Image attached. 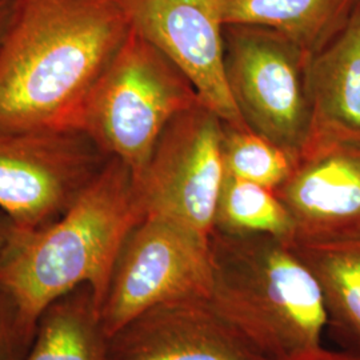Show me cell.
<instances>
[{
  "instance_id": "obj_9",
  "label": "cell",
  "mask_w": 360,
  "mask_h": 360,
  "mask_svg": "<svg viewBox=\"0 0 360 360\" xmlns=\"http://www.w3.org/2000/svg\"><path fill=\"white\" fill-rule=\"evenodd\" d=\"M129 26L191 80L199 98L226 123L248 127L224 72L223 0H115Z\"/></svg>"
},
{
  "instance_id": "obj_4",
  "label": "cell",
  "mask_w": 360,
  "mask_h": 360,
  "mask_svg": "<svg viewBox=\"0 0 360 360\" xmlns=\"http://www.w3.org/2000/svg\"><path fill=\"white\" fill-rule=\"evenodd\" d=\"M202 102L191 80L131 28L82 104L72 131L136 178L169 122Z\"/></svg>"
},
{
  "instance_id": "obj_20",
  "label": "cell",
  "mask_w": 360,
  "mask_h": 360,
  "mask_svg": "<svg viewBox=\"0 0 360 360\" xmlns=\"http://www.w3.org/2000/svg\"><path fill=\"white\" fill-rule=\"evenodd\" d=\"M13 232H15V227H13V223L8 219H6V220L0 219V257L3 255V252L10 245Z\"/></svg>"
},
{
  "instance_id": "obj_8",
  "label": "cell",
  "mask_w": 360,
  "mask_h": 360,
  "mask_svg": "<svg viewBox=\"0 0 360 360\" xmlns=\"http://www.w3.org/2000/svg\"><path fill=\"white\" fill-rule=\"evenodd\" d=\"M108 158L77 131H0V210L39 230L74 203Z\"/></svg>"
},
{
  "instance_id": "obj_1",
  "label": "cell",
  "mask_w": 360,
  "mask_h": 360,
  "mask_svg": "<svg viewBox=\"0 0 360 360\" xmlns=\"http://www.w3.org/2000/svg\"><path fill=\"white\" fill-rule=\"evenodd\" d=\"M129 31L115 0H13L0 40V131H72Z\"/></svg>"
},
{
  "instance_id": "obj_12",
  "label": "cell",
  "mask_w": 360,
  "mask_h": 360,
  "mask_svg": "<svg viewBox=\"0 0 360 360\" xmlns=\"http://www.w3.org/2000/svg\"><path fill=\"white\" fill-rule=\"evenodd\" d=\"M309 98V141L360 142V1L345 30L311 58Z\"/></svg>"
},
{
  "instance_id": "obj_16",
  "label": "cell",
  "mask_w": 360,
  "mask_h": 360,
  "mask_svg": "<svg viewBox=\"0 0 360 360\" xmlns=\"http://www.w3.org/2000/svg\"><path fill=\"white\" fill-rule=\"evenodd\" d=\"M212 231L229 235H269L294 243L295 227L274 190L226 172Z\"/></svg>"
},
{
  "instance_id": "obj_11",
  "label": "cell",
  "mask_w": 360,
  "mask_h": 360,
  "mask_svg": "<svg viewBox=\"0 0 360 360\" xmlns=\"http://www.w3.org/2000/svg\"><path fill=\"white\" fill-rule=\"evenodd\" d=\"M108 360H270L251 346L208 297L144 311L108 338Z\"/></svg>"
},
{
  "instance_id": "obj_18",
  "label": "cell",
  "mask_w": 360,
  "mask_h": 360,
  "mask_svg": "<svg viewBox=\"0 0 360 360\" xmlns=\"http://www.w3.org/2000/svg\"><path fill=\"white\" fill-rule=\"evenodd\" d=\"M19 335L16 319L0 300V360H15V340Z\"/></svg>"
},
{
  "instance_id": "obj_19",
  "label": "cell",
  "mask_w": 360,
  "mask_h": 360,
  "mask_svg": "<svg viewBox=\"0 0 360 360\" xmlns=\"http://www.w3.org/2000/svg\"><path fill=\"white\" fill-rule=\"evenodd\" d=\"M283 360H360L359 354L346 351V352H333V351H327L324 348L321 347L314 351H309L306 354H300L292 358Z\"/></svg>"
},
{
  "instance_id": "obj_13",
  "label": "cell",
  "mask_w": 360,
  "mask_h": 360,
  "mask_svg": "<svg viewBox=\"0 0 360 360\" xmlns=\"http://www.w3.org/2000/svg\"><path fill=\"white\" fill-rule=\"evenodd\" d=\"M359 1L223 0V20L275 30L314 56L345 30Z\"/></svg>"
},
{
  "instance_id": "obj_15",
  "label": "cell",
  "mask_w": 360,
  "mask_h": 360,
  "mask_svg": "<svg viewBox=\"0 0 360 360\" xmlns=\"http://www.w3.org/2000/svg\"><path fill=\"white\" fill-rule=\"evenodd\" d=\"M292 247L321 285L327 326L348 351L360 355V239Z\"/></svg>"
},
{
  "instance_id": "obj_14",
  "label": "cell",
  "mask_w": 360,
  "mask_h": 360,
  "mask_svg": "<svg viewBox=\"0 0 360 360\" xmlns=\"http://www.w3.org/2000/svg\"><path fill=\"white\" fill-rule=\"evenodd\" d=\"M38 323L26 360H108V338L89 285L55 300Z\"/></svg>"
},
{
  "instance_id": "obj_2",
  "label": "cell",
  "mask_w": 360,
  "mask_h": 360,
  "mask_svg": "<svg viewBox=\"0 0 360 360\" xmlns=\"http://www.w3.org/2000/svg\"><path fill=\"white\" fill-rule=\"evenodd\" d=\"M143 218L131 169L108 158L59 218L35 231L15 229L0 257V290L19 334H31L44 309L82 285L102 309L116 259Z\"/></svg>"
},
{
  "instance_id": "obj_21",
  "label": "cell",
  "mask_w": 360,
  "mask_h": 360,
  "mask_svg": "<svg viewBox=\"0 0 360 360\" xmlns=\"http://www.w3.org/2000/svg\"><path fill=\"white\" fill-rule=\"evenodd\" d=\"M13 13V0H0V40L8 26Z\"/></svg>"
},
{
  "instance_id": "obj_10",
  "label": "cell",
  "mask_w": 360,
  "mask_h": 360,
  "mask_svg": "<svg viewBox=\"0 0 360 360\" xmlns=\"http://www.w3.org/2000/svg\"><path fill=\"white\" fill-rule=\"evenodd\" d=\"M295 227L296 245L360 239V142L309 139L274 190Z\"/></svg>"
},
{
  "instance_id": "obj_7",
  "label": "cell",
  "mask_w": 360,
  "mask_h": 360,
  "mask_svg": "<svg viewBox=\"0 0 360 360\" xmlns=\"http://www.w3.org/2000/svg\"><path fill=\"white\" fill-rule=\"evenodd\" d=\"M210 238L178 223L144 217L116 259L101 309L107 338L144 311L187 297H208Z\"/></svg>"
},
{
  "instance_id": "obj_6",
  "label": "cell",
  "mask_w": 360,
  "mask_h": 360,
  "mask_svg": "<svg viewBox=\"0 0 360 360\" xmlns=\"http://www.w3.org/2000/svg\"><path fill=\"white\" fill-rule=\"evenodd\" d=\"M223 123L203 102L169 122L134 178L144 217L168 219L210 238L226 178Z\"/></svg>"
},
{
  "instance_id": "obj_17",
  "label": "cell",
  "mask_w": 360,
  "mask_h": 360,
  "mask_svg": "<svg viewBox=\"0 0 360 360\" xmlns=\"http://www.w3.org/2000/svg\"><path fill=\"white\" fill-rule=\"evenodd\" d=\"M226 172L271 190L278 188L294 167V159L255 131L223 123Z\"/></svg>"
},
{
  "instance_id": "obj_5",
  "label": "cell",
  "mask_w": 360,
  "mask_h": 360,
  "mask_svg": "<svg viewBox=\"0 0 360 360\" xmlns=\"http://www.w3.org/2000/svg\"><path fill=\"white\" fill-rule=\"evenodd\" d=\"M312 55L281 32L224 26V72L245 124L294 162L309 142V67Z\"/></svg>"
},
{
  "instance_id": "obj_3",
  "label": "cell",
  "mask_w": 360,
  "mask_h": 360,
  "mask_svg": "<svg viewBox=\"0 0 360 360\" xmlns=\"http://www.w3.org/2000/svg\"><path fill=\"white\" fill-rule=\"evenodd\" d=\"M212 307L270 360L322 347L327 312L292 243L269 235H210Z\"/></svg>"
}]
</instances>
